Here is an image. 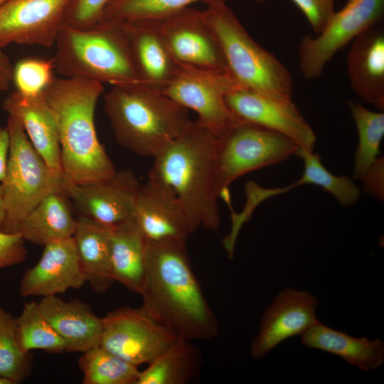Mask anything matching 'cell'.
I'll return each instance as SVG.
<instances>
[{"label":"cell","mask_w":384,"mask_h":384,"mask_svg":"<svg viewBox=\"0 0 384 384\" xmlns=\"http://www.w3.org/2000/svg\"><path fill=\"white\" fill-rule=\"evenodd\" d=\"M142 306L177 336L208 340L217 336V318L191 265L186 240L146 241Z\"/></svg>","instance_id":"1"},{"label":"cell","mask_w":384,"mask_h":384,"mask_svg":"<svg viewBox=\"0 0 384 384\" xmlns=\"http://www.w3.org/2000/svg\"><path fill=\"white\" fill-rule=\"evenodd\" d=\"M102 82L84 78H55L43 94L58 126L63 183H92L116 169L96 132L95 112Z\"/></svg>","instance_id":"2"},{"label":"cell","mask_w":384,"mask_h":384,"mask_svg":"<svg viewBox=\"0 0 384 384\" xmlns=\"http://www.w3.org/2000/svg\"><path fill=\"white\" fill-rule=\"evenodd\" d=\"M218 138L197 119L154 157L149 178L171 186L189 220L193 233L220 224L215 187Z\"/></svg>","instance_id":"3"},{"label":"cell","mask_w":384,"mask_h":384,"mask_svg":"<svg viewBox=\"0 0 384 384\" xmlns=\"http://www.w3.org/2000/svg\"><path fill=\"white\" fill-rule=\"evenodd\" d=\"M103 100L117 142L142 156L154 157L193 122L188 110L141 82L112 85Z\"/></svg>","instance_id":"4"},{"label":"cell","mask_w":384,"mask_h":384,"mask_svg":"<svg viewBox=\"0 0 384 384\" xmlns=\"http://www.w3.org/2000/svg\"><path fill=\"white\" fill-rule=\"evenodd\" d=\"M54 45L55 70L64 78L112 85L141 82L120 21L102 18L87 28L63 23Z\"/></svg>","instance_id":"5"},{"label":"cell","mask_w":384,"mask_h":384,"mask_svg":"<svg viewBox=\"0 0 384 384\" xmlns=\"http://www.w3.org/2000/svg\"><path fill=\"white\" fill-rule=\"evenodd\" d=\"M203 15L220 45L228 72L238 84L265 95L292 98L289 70L249 35L225 3L207 6Z\"/></svg>","instance_id":"6"},{"label":"cell","mask_w":384,"mask_h":384,"mask_svg":"<svg viewBox=\"0 0 384 384\" xmlns=\"http://www.w3.org/2000/svg\"><path fill=\"white\" fill-rule=\"evenodd\" d=\"M6 128L10 149L1 182L6 210L1 230L16 233L23 220L45 197L63 192V175L49 167L16 117L9 115Z\"/></svg>","instance_id":"7"},{"label":"cell","mask_w":384,"mask_h":384,"mask_svg":"<svg viewBox=\"0 0 384 384\" xmlns=\"http://www.w3.org/2000/svg\"><path fill=\"white\" fill-rule=\"evenodd\" d=\"M299 146L289 138L259 125L240 120L218 138L215 187L221 191L239 177L297 156Z\"/></svg>","instance_id":"8"},{"label":"cell","mask_w":384,"mask_h":384,"mask_svg":"<svg viewBox=\"0 0 384 384\" xmlns=\"http://www.w3.org/2000/svg\"><path fill=\"white\" fill-rule=\"evenodd\" d=\"M238 85L228 72L179 65L174 78L161 91L181 106L194 111L197 120L220 138L240 121L225 102L227 93Z\"/></svg>","instance_id":"9"},{"label":"cell","mask_w":384,"mask_h":384,"mask_svg":"<svg viewBox=\"0 0 384 384\" xmlns=\"http://www.w3.org/2000/svg\"><path fill=\"white\" fill-rule=\"evenodd\" d=\"M384 0H348L333 14L318 36H304L299 46V66L308 80L319 77L334 55L363 32L378 24Z\"/></svg>","instance_id":"10"},{"label":"cell","mask_w":384,"mask_h":384,"mask_svg":"<svg viewBox=\"0 0 384 384\" xmlns=\"http://www.w3.org/2000/svg\"><path fill=\"white\" fill-rule=\"evenodd\" d=\"M102 321L100 345L137 367L151 363L178 338L142 306L117 309L103 317Z\"/></svg>","instance_id":"11"},{"label":"cell","mask_w":384,"mask_h":384,"mask_svg":"<svg viewBox=\"0 0 384 384\" xmlns=\"http://www.w3.org/2000/svg\"><path fill=\"white\" fill-rule=\"evenodd\" d=\"M225 102L239 119L289 138L300 151H314L315 133L292 98L265 95L238 85L227 93Z\"/></svg>","instance_id":"12"},{"label":"cell","mask_w":384,"mask_h":384,"mask_svg":"<svg viewBox=\"0 0 384 384\" xmlns=\"http://www.w3.org/2000/svg\"><path fill=\"white\" fill-rule=\"evenodd\" d=\"M155 21L177 64L195 69L228 72L222 50L204 19L203 11L188 6Z\"/></svg>","instance_id":"13"},{"label":"cell","mask_w":384,"mask_h":384,"mask_svg":"<svg viewBox=\"0 0 384 384\" xmlns=\"http://www.w3.org/2000/svg\"><path fill=\"white\" fill-rule=\"evenodd\" d=\"M141 186L132 170L123 169L96 182L63 183V191L81 215L114 227L133 218Z\"/></svg>","instance_id":"14"},{"label":"cell","mask_w":384,"mask_h":384,"mask_svg":"<svg viewBox=\"0 0 384 384\" xmlns=\"http://www.w3.org/2000/svg\"><path fill=\"white\" fill-rule=\"evenodd\" d=\"M71 1H4L0 5V49L11 43L53 46Z\"/></svg>","instance_id":"15"},{"label":"cell","mask_w":384,"mask_h":384,"mask_svg":"<svg viewBox=\"0 0 384 384\" xmlns=\"http://www.w3.org/2000/svg\"><path fill=\"white\" fill-rule=\"evenodd\" d=\"M319 299L306 291L287 288L281 291L264 311L260 331L250 345L253 359L264 357L277 346L302 335L319 320Z\"/></svg>","instance_id":"16"},{"label":"cell","mask_w":384,"mask_h":384,"mask_svg":"<svg viewBox=\"0 0 384 384\" xmlns=\"http://www.w3.org/2000/svg\"><path fill=\"white\" fill-rule=\"evenodd\" d=\"M132 219L146 241L187 240L193 233L173 188L149 178L140 187Z\"/></svg>","instance_id":"17"},{"label":"cell","mask_w":384,"mask_h":384,"mask_svg":"<svg viewBox=\"0 0 384 384\" xmlns=\"http://www.w3.org/2000/svg\"><path fill=\"white\" fill-rule=\"evenodd\" d=\"M87 282L73 238L44 246L38 262L27 270L20 282L23 297L54 296Z\"/></svg>","instance_id":"18"},{"label":"cell","mask_w":384,"mask_h":384,"mask_svg":"<svg viewBox=\"0 0 384 384\" xmlns=\"http://www.w3.org/2000/svg\"><path fill=\"white\" fill-rule=\"evenodd\" d=\"M141 83L161 90L179 65L171 55L155 20L120 21Z\"/></svg>","instance_id":"19"},{"label":"cell","mask_w":384,"mask_h":384,"mask_svg":"<svg viewBox=\"0 0 384 384\" xmlns=\"http://www.w3.org/2000/svg\"><path fill=\"white\" fill-rule=\"evenodd\" d=\"M347 73L355 93L380 110L384 109V31L377 24L352 42Z\"/></svg>","instance_id":"20"},{"label":"cell","mask_w":384,"mask_h":384,"mask_svg":"<svg viewBox=\"0 0 384 384\" xmlns=\"http://www.w3.org/2000/svg\"><path fill=\"white\" fill-rule=\"evenodd\" d=\"M43 92L24 95L15 91L5 99L3 109L21 122L31 143L49 167L63 173L58 126Z\"/></svg>","instance_id":"21"},{"label":"cell","mask_w":384,"mask_h":384,"mask_svg":"<svg viewBox=\"0 0 384 384\" xmlns=\"http://www.w3.org/2000/svg\"><path fill=\"white\" fill-rule=\"evenodd\" d=\"M39 307L66 345L67 352H80L100 344L103 321L91 307L78 299L65 301L54 296L44 297Z\"/></svg>","instance_id":"22"},{"label":"cell","mask_w":384,"mask_h":384,"mask_svg":"<svg viewBox=\"0 0 384 384\" xmlns=\"http://www.w3.org/2000/svg\"><path fill=\"white\" fill-rule=\"evenodd\" d=\"M300 337L304 346L339 356L363 371L375 370L384 362V343L380 339L355 337L319 321Z\"/></svg>","instance_id":"23"},{"label":"cell","mask_w":384,"mask_h":384,"mask_svg":"<svg viewBox=\"0 0 384 384\" xmlns=\"http://www.w3.org/2000/svg\"><path fill=\"white\" fill-rule=\"evenodd\" d=\"M112 228L80 215L73 235L86 280L97 293L105 292L114 282L110 260Z\"/></svg>","instance_id":"24"},{"label":"cell","mask_w":384,"mask_h":384,"mask_svg":"<svg viewBox=\"0 0 384 384\" xmlns=\"http://www.w3.org/2000/svg\"><path fill=\"white\" fill-rule=\"evenodd\" d=\"M75 220L62 191L45 197L23 220L16 233L27 242L45 246L73 237Z\"/></svg>","instance_id":"25"},{"label":"cell","mask_w":384,"mask_h":384,"mask_svg":"<svg viewBox=\"0 0 384 384\" xmlns=\"http://www.w3.org/2000/svg\"><path fill=\"white\" fill-rule=\"evenodd\" d=\"M146 240L133 219L112 228L111 270L114 281L139 293L145 274Z\"/></svg>","instance_id":"26"},{"label":"cell","mask_w":384,"mask_h":384,"mask_svg":"<svg viewBox=\"0 0 384 384\" xmlns=\"http://www.w3.org/2000/svg\"><path fill=\"white\" fill-rule=\"evenodd\" d=\"M202 361L199 350L191 341L178 337L139 372L135 384H186L200 370Z\"/></svg>","instance_id":"27"},{"label":"cell","mask_w":384,"mask_h":384,"mask_svg":"<svg viewBox=\"0 0 384 384\" xmlns=\"http://www.w3.org/2000/svg\"><path fill=\"white\" fill-rule=\"evenodd\" d=\"M78 364L84 384H135L140 372L100 345L82 353Z\"/></svg>","instance_id":"28"},{"label":"cell","mask_w":384,"mask_h":384,"mask_svg":"<svg viewBox=\"0 0 384 384\" xmlns=\"http://www.w3.org/2000/svg\"><path fill=\"white\" fill-rule=\"evenodd\" d=\"M358 137L355 153L353 177L359 179L379 154L384 137V112L369 110L360 103L348 102Z\"/></svg>","instance_id":"29"},{"label":"cell","mask_w":384,"mask_h":384,"mask_svg":"<svg viewBox=\"0 0 384 384\" xmlns=\"http://www.w3.org/2000/svg\"><path fill=\"white\" fill-rule=\"evenodd\" d=\"M16 318V334L18 344L25 353L42 350L48 353L67 352L66 345L43 314L38 303H25Z\"/></svg>","instance_id":"30"},{"label":"cell","mask_w":384,"mask_h":384,"mask_svg":"<svg viewBox=\"0 0 384 384\" xmlns=\"http://www.w3.org/2000/svg\"><path fill=\"white\" fill-rule=\"evenodd\" d=\"M226 0H112L105 8L102 18L117 21L158 20L189 5L202 2L207 6Z\"/></svg>","instance_id":"31"},{"label":"cell","mask_w":384,"mask_h":384,"mask_svg":"<svg viewBox=\"0 0 384 384\" xmlns=\"http://www.w3.org/2000/svg\"><path fill=\"white\" fill-rule=\"evenodd\" d=\"M31 354L18 342L16 318L0 306V376L14 384L25 380L31 370Z\"/></svg>","instance_id":"32"},{"label":"cell","mask_w":384,"mask_h":384,"mask_svg":"<svg viewBox=\"0 0 384 384\" xmlns=\"http://www.w3.org/2000/svg\"><path fill=\"white\" fill-rule=\"evenodd\" d=\"M297 156L304 161L303 174L307 178L309 184L321 187L344 207L354 205L359 199L361 191L353 180L346 175L336 176L329 171L322 164L319 154L299 151Z\"/></svg>","instance_id":"33"},{"label":"cell","mask_w":384,"mask_h":384,"mask_svg":"<svg viewBox=\"0 0 384 384\" xmlns=\"http://www.w3.org/2000/svg\"><path fill=\"white\" fill-rule=\"evenodd\" d=\"M53 59L26 58L14 66L12 82L18 92L36 95L43 92L55 78Z\"/></svg>","instance_id":"34"},{"label":"cell","mask_w":384,"mask_h":384,"mask_svg":"<svg viewBox=\"0 0 384 384\" xmlns=\"http://www.w3.org/2000/svg\"><path fill=\"white\" fill-rule=\"evenodd\" d=\"M112 0H72L64 23L80 28H87L99 22L105 8Z\"/></svg>","instance_id":"35"},{"label":"cell","mask_w":384,"mask_h":384,"mask_svg":"<svg viewBox=\"0 0 384 384\" xmlns=\"http://www.w3.org/2000/svg\"><path fill=\"white\" fill-rule=\"evenodd\" d=\"M302 12L314 33H320L334 13V0H291Z\"/></svg>","instance_id":"36"},{"label":"cell","mask_w":384,"mask_h":384,"mask_svg":"<svg viewBox=\"0 0 384 384\" xmlns=\"http://www.w3.org/2000/svg\"><path fill=\"white\" fill-rule=\"evenodd\" d=\"M25 240L18 233L0 230V269L23 262L27 257Z\"/></svg>","instance_id":"37"},{"label":"cell","mask_w":384,"mask_h":384,"mask_svg":"<svg viewBox=\"0 0 384 384\" xmlns=\"http://www.w3.org/2000/svg\"><path fill=\"white\" fill-rule=\"evenodd\" d=\"M365 191L373 198L383 201L384 199V158L377 157L358 179Z\"/></svg>","instance_id":"38"},{"label":"cell","mask_w":384,"mask_h":384,"mask_svg":"<svg viewBox=\"0 0 384 384\" xmlns=\"http://www.w3.org/2000/svg\"><path fill=\"white\" fill-rule=\"evenodd\" d=\"M13 68L9 58L0 49V95L9 89L12 82Z\"/></svg>","instance_id":"39"},{"label":"cell","mask_w":384,"mask_h":384,"mask_svg":"<svg viewBox=\"0 0 384 384\" xmlns=\"http://www.w3.org/2000/svg\"><path fill=\"white\" fill-rule=\"evenodd\" d=\"M10 149V137L6 127H0V182L5 176Z\"/></svg>","instance_id":"40"},{"label":"cell","mask_w":384,"mask_h":384,"mask_svg":"<svg viewBox=\"0 0 384 384\" xmlns=\"http://www.w3.org/2000/svg\"><path fill=\"white\" fill-rule=\"evenodd\" d=\"M6 216V210L4 206V201L3 198V193L1 189V184L0 182V230H1Z\"/></svg>","instance_id":"41"},{"label":"cell","mask_w":384,"mask_h":384,"mask_svg":"<svg viewBox=\"0 0 384 384\" xmlns=\"http://www.w3.org/2000/svg\"><path fill=\"white\" fill-rule=\"evenodd\" d=\"M0 384H14L11 380L0 376Z\"/></svg>","instance_id":"42"},{"label":"cell","mask_w":384,"mask_h":384,"mask_svg":"<svg viewBox=\"0 0 384 384\" xmlns=\"http://www.w3.org/2000/svg\"><path fill=\"white\" fill-rule=\"evenodd\" d=\"M252 1L257 2V3H262V2H264V1H265L267 0H252Z\"/></svg>","instance_id":"43"},{"label":"cell","mask_w":384,"mask_h":384,"mask_svg":"<svg viewBox=\"0 0 384 384\" xmlns=\"http://www.w3.org/2000/svg\"><path fill=\"white\" fill-rule=\"evenodd\" d=\"M6 0H0V5L4 2Z\"/></svg>","instance_id":"44"}]
</instances>
